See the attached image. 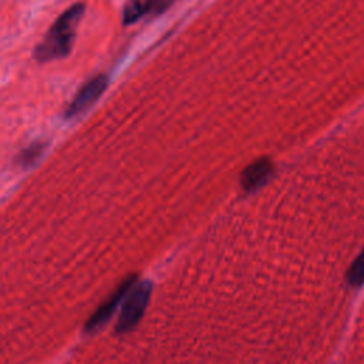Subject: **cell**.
Here are the masks:
<instances>
[{
	"label": "cell",
	"mask_w": 364,
	"mask_h": 364,
	"mask_svg": "<svg viewBox=\"0 0 364 364\" xmlns=\"http://www.w3.org/2000/svg\"><path fill=\"white\" fill-rule=\"evenodd\" d=\"M46 148H47V144L44 142H33L31 145L20 151V154L16 158V164L23 169L34 166L43 156Z\"/></svg>",
	"instance_id": "52a82bcc"
},
{
	"label": "cell",
	"mask_w": 364,
	"mask_h": 364,
	"mask_svg": "<svg viewBox=\"0 0 364 364\" xmlns=\"http://www.w3.org/2000/svg\"><path fill=\"white\" fill-rule=\"evenodd\" d=\"M273 173V164L267 158H262L250 164L243 172L240 178L242 188L245 191H255L260 188Z\"/></svg>",
	"instance_id": "5b68a950"
},
{
	"label": "cell",
	"mask_w": 364,
	"mask_h": 364,
	"mask_svg": "<svg viewBox=\"0 0 364 364\" xmlns=\"http://www.w3.org/2000/svg\"><path fill=\"white\" fill-rule=\"evenodd\" d=\"M151 291H152V287L149 282H141L131 287V290L127 293L124 299L125 301L121 307V313L117 320V326H115L117 333L119 334L128 333L139 323V320L142 318L146 310Z\"/></svg>",
	"instance_id": "7a4b0ae2"
},
{
	"label": "cell",
	"mask_w": 364,
	"mask_h": 364,
	"mask_svg": "<svg viewBox=\"0 0 364 364\" xmlns=\"http://www.w3.org/2000/svg\"><path fill=\"white\" fill-rule=\"evenodd\" d=\"M84 3H75L53 23L33 53L37 61L46 63L64 58L71 53L75 40V28L84 14Z\"/></svg>",
	"instance_id": "6da1fadb"
},
{
	"label": "cell",
	"mask_w": 364,
	"mask_h": 364,
	"mask_svg": "<svg viewBox=\"0 0 364 364\" xmlns=\"http://www.w3.org/2000/svg\"><path fill=\"white\" fill-rule=\"evenodd\" d=\"M169 0H129L122 10L124 24H134L146 14L158 13L166 7Z\"/></svg>",
	"instance_id": "8992f818"
},
{
	"label": "cell",
	"mask_w": 364,
	"mask_h": 364,
	"mask_svg": "<svg viewBox=\"0 0 364 364\" xmlns=\"http://www.w3.org/2000/svg\"><path fill=\"white\" fill-rule=\"evenodd\" d=\"M108 85V75L107 74H98L90 78L74 95L71 102L64 111V117L67 119L74 118L80 114H82L85 109H88L91 105L95 104V101L102 95Z\"/></svg>",
	"instance_id": "277c9868"
},
{
	"label": "cell",
	"mask_w": 364,
	"mask_h": 364,
	"mask_svg": "<svg viewBox=\"0 0 364 364\" xmlns=\"http://www.w3.org/2000/svg\"><path fill=\"white\" fill-rule=\"evenodd\" d=\"M346 279H347V283L353 287H358L364 283V249L351 263L350 269L347 270Z\"/></svg>",
	"instance_id": "ba28073f"
},
{
	"label": "cell",
	"mask_w": 364,
	"mask_h": 364,
	"mask_svg": "<svg viewBox=\"0 0 364 364\" xmlns=\"http://www.w3.org/2000/svg\"><path fill=\"white\" fill-rule=\"evenodd\" d=\"M136 276H128L125 277L121 284L97 307V310L90 316V318L84 324V333H94L100 327H102L115 313L119 303L125 299L127 293L131 290V287L135 284Z\"/></svg>",
	"instance_id": "3957f363"
}]
</instances>
